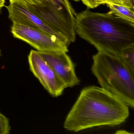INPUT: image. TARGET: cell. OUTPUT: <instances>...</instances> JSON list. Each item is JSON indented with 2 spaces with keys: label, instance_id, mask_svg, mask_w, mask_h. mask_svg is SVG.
Instances as JSON below:
<instances>
[{
  "label": "cell",
  "instance_id": "cell-7",
  "mask_svg": "<svg viewBox=\"0 0 134 134\" xmlns=\"http://www.w3.org/2000/svg\"><path fill=\"white\" fill-rule=\"evenodd\" d=\"M39 53L64 83L66 87H72L79 84L80 81L76 74L75 65L66 52Z\"/></svg>",
  "mask_w": 134,
  "mask_h": 134
},
{
  "label": "cell",
  "instance_id": "cell-15",
  "mask_svg": "<svg viewBox=\"0 0 134 134\" xmlns=\"http://www.w3.org/2000/svg\"><path fill=\"white\" fill-rule=\"evenodd\" d=\"M61 2L63 3V4H65V5L66 6V7H69V8H70L72 10H74L73 9L72 7L71 6V4H70V3L69 1V0H59Z\"/></svg>",
  "mask_w": 134,
  "mask_h": 134
},
{
  "label": "cell",
  "instance_id": "cell-17",
  "mask_svg": "<svg viewBox=\"0 0 134 134\" xmlns=\"http://www.w3.org/2000/svg\"><path fill=\"white\" fill-rule=\"evenodd\" d=\"M130 1V2L132 4H134V0H129Z\"/></svg>",
  "mask_w": 134,
  "mask_h": 134
},
{
  "label": "cell",
  "instance_id": "cell-5",
  "mask_svg": "<svg viewBox=\"0 0 134 134\" xmlns=\"http://www.w3.org/2000/svg\"><path fill=\"white\" fill-rule=\"evenodd\" d=\"M11 32L13 37L26 42L39 52L69 51L68 46L44 31L17 22H12Z\"/></svg>",
  "mask_w": 134,
  "mask_h": 134
},
{
  "label": "cell",
  "instance_id": "cell-11",
  "mask_svg": "<svg viewBox=\"0 0 134 134\" xmlns=\"http://www.w3.org/2000/svg\"><path fill=\"white\" fill-rule=\"evenodd\" d=\"M45 0H9L10 3H15L24 7H35L42 5Z\"/></svg>",
  "mask_w": 134,
  "mask_h": 134
},
{
  "label": "cell",
  "instance_id": "cell-9",
  "mask_svg": "<svg viewBox=\"0 0 134 134\" xmlns=\"http://www.w3.org/2000/svg\"><path fill=\"white\" fill-rule=\"evenodd\" d=\"M105 4L111 11L119 17L131 22L134 23V9L125 5L112 3Z\"/></svg>",
  "mask_w": 134,
  "mask_h": 134
},
{
  "label": "cell",
  "instance_id": "cell-19",
  "mask_svg": "<svg viewBox=\"0 0 134 134\" xmlns=\"http://www.w3.org/2000/svg\"><path fill=\"white\" fill-rule=\"evenodd\" d=\"M1 51L0 50V55H1Z\"/></svg>",
  "mask_w": 134,
  "mask_h": 134
},
{
  "label": "cell",
  "instance_id": "cell-14",
  "mask_svg": "<svg viewBox=\"0 0 134 134\" xmlns=\"http://www.w3.org/2000/svg\"><path fill=\"white\" fill-rule=\"evenodd\" d=\"M105 3H109L121 4L134 9V6H132L129 0H105Z\"/></svg>",
  "mask_w": 134,
  "mask_h": 134
},
{
  "label": "cell",
  "instance_id": "cell-2",
  "mask_svg": "<svg viewBox=\"0 0 134 134\" xmlns=\"http://www.w3.org/2000/svg\"><path fill=\"white\" fill-rule=\"evenodd\" d=\"M75 15L76 32L98 52L120 56L124 48L134 44V23L111 11L100 13L87 10Z\"/></svg>",
  "mask_w": 134,
  "mask_h": 134
},
{
  "label": "cell",
  "instance_id": "cell-16",
  "mask_svg": "<svg viewBox=\"0 0 134 134\" xmlns=\"http://www.w3.org/2000/svg\"><path fill=\"white\" fill-rule=\"evenodd\" d=\"M6 0H0V14L2 13V9L5 7Z\"/></svg>",
  "mask_w": 134,
  "mask_h": 134
},
{
  "label": "cell",
  "instance_id": "cell-18",
  "mask_svg": "<svg viewBox=\"0 0 134 134\" xmlns=\"http://www.w3.org/2000/svg\"><path fill=\"white\" fill-rule=\"evenodd\" d=\"M73 1H76V2H78V1H79L80 0H73Z\"/></svg>",
  "mask_w": 134,
  "mask_h": 134
},
{
  "label": "cell",
  "instance_id": "cell-6",
  "mask_svg": "<svg viewBox=\"0 0 134 134\" xmlns=\"http://www.w3.org/2000/svg\"><path fill=\"white\" fill-rule=\"evenodd\" d=\"M28 61L31 72L49 94L53 97L61 96L65 85L39 52L31 50Z\"/></svg>",
  "mask_w": 134,
  "mask_h": 134
},
{
  "label": "cell",
  "instance_id": "cell-4",
  "mask_svg": "<svg viewBox=\"0 0 134 134\" xmlns=\"http://www.w3.org/2000/svg\"><path fill=\"white\" fill-rule=\"evenodd\" d=\"M26 8L41 19L54 31L65 37L70 43L75 41L74 15L76 13L59 0H45L40 6Z\"/></svg>",
  "mask_w": 134,
  "mask_h": 134
},
{
  "label": "cell",
  "instance_id": "cell-3",
  "mask_svg": "<svg viewBox=\"0 0 134 134\" xmlns=\"http://www.w3.org/2000/svg\"><path fill=\"white\" fill-rule=\"evenodd\" d=\"M91 71L101 87L134 107V76L120 56L105 52L93 55Z\"/></svg>",
  "mask_w": 134,
  "mask_h": 134
},
{
  "label": "cell",
  "instance_id": "cell-13",
  "mask_svg": "<svg viewBox=\"0 0 134 134\" xmlns=\"http://www.w3.org/2000/svg\"><path fill=\"white\" fill-rule=\"evenodd\" d=\"M82 3L88 8H96L99 5L105 4V0H81Z\"/></svg>",
  "mask_w": 134,
  "mask_h": 134
},
{
  "label": "cell",
  "instance_id": "cell-8",
  "mask_svg": "<svg viewBox=\"0 0 134 134\" xmlns=\"http://www.w3.org/2000/svg\"><path fill=\"white\" fill-rule=\"evenodd\" d=\"M8 13V18L30 27L44 31L69 46L70 42L66 38L54 31L47 23L25 8L15 3H10L6 6Z\"/></svg>",
  "mask_w": 134,
  "mask_h": 134
},
{
  "label": "cell",
  "instance_id": "cell-10",
  "mask_svg": "<svg viewBox=\"0 0 134 134\" xmlns=\"http://www.w3.org/2000/svg\"><path fill=\"white\" fill-rule=\"evenodd\" d=\"M120 57L131 73L134 76V44L124 48Z\"/></svg>",
  "mask_w": 134,
  "mask_h": 134
},
{
  "label": "cell",
  "instance_id": "cell-1",
  "mask_svg": "<svg viewBox=\"0 0 134 134\" xmlns=\"http://www.w3.org/2000/svg\"><path fill=\"white\" fill-rule=\"evenodd\" d=\"M129 107L120 98L102 87L82 89L65 120L64 128L77 132L99 126H113L129 116Z\"/></svg>",
  "mask_w": 134,
  "mask_h": 134
},
{
  "label": "cell",
  "instance_id": "cell-12",
  "mask_svg": "<svg viewBox=\"0 0 134 134\" xmlns=\"http://www.w3.org/2000/svg\"><path fill=\"white\" fill-rule=\"evenodd\" d=\"M10 131L9 119L0 113V134H8Z\"/></svg>",
  "mask_w": 134,
  "mask_h": 134
}]
</instances>
